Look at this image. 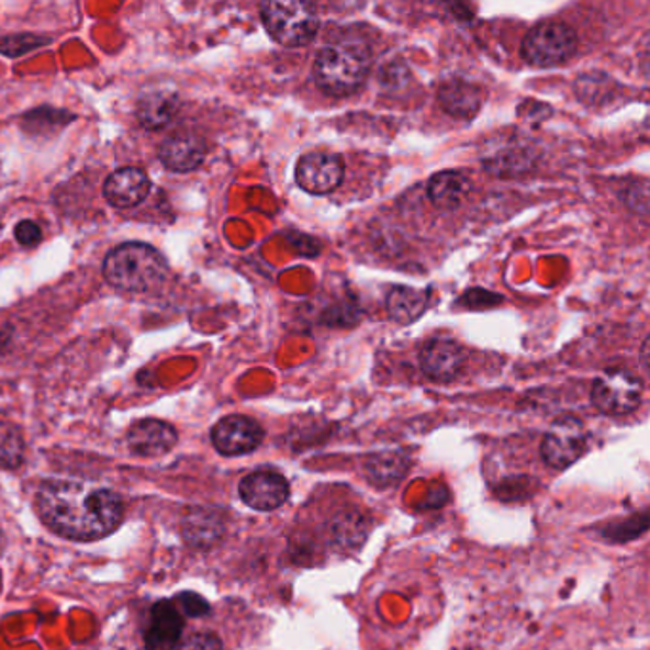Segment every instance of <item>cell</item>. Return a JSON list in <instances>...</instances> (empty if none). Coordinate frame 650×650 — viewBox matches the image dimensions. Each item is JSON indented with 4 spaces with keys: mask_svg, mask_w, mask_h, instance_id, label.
I'll list each match as a JSON object with an SVG mask.
<instances>
[{
    "mask_svg": "<svg viewBox=\"0 0 650 650\" xmlns=\"http://www.w3.org/2000/svg\"><path fill=\"white\" fill-rule=\"evenodd\" d=\"M643 397V383L629 370L613 369L595 378L592 388L593 405L610 416L636 411Z\"/></svg>",
    "mask_w": 650,
    "mask_h": 650,
    "instance_id": "cell-6",
    "label": "cell"
},
{
    "mask_svg": "<svg viewBox=\"0 0 650 650\" xmlns=\"http://www.w3.org/2000/svg\"><path fill=\"white\" fill-rule=\"evenodd\" d=\"M239 494L256 512H273L289 500L290 484L277 471H254L240 481Z\"/></svg>",
    "mask_w": 650,
    "mask_h": 650,
    "instance_id": "cell-10",
    "label": "cell"
},
{
    "mask_svg": "<svg viewBox=\"0 0 650 650\" xmlns=\"http://www.w3.org/2000/svg\"><path fill=\"white\" fill-rule=\"evenodd\" d=\"M466 349L452 338H432L419 351V367L435 382H450L462 372Z\"/></svg>",
    "mask_w": 650,
    "mask_h": 650,
    "instance_id": "cell-11",
    "label": "cell"
},
{
    "mask_svg": "<svg viewBox=\"0 0 650 650\" xmlns=\"http://www.w3.org/2000/svg\"><path fill=\"white\" fill-rule=\"evenodd\" d=\"M44 525L56 535L92 542L111 535L124 517L123 500L115 492L75 481H48L36 496Z\"/></svg>",
    "mask_w": 650,
    "mask_h": 650,
    "instance_id": "cell-1",
    "label": "cell"
},
{
    "mask_svg": "<svg viewBox=\"0 0 650 650\" xmlns=\"http://www.w3.org/2000/svg\"><path fill=\"white\" fill-rule=\"evenodd\" d=\"M344 162L338 155L328 152L305 153L296 165V183L311 195H328L340 188L344 180Z\"/></svg>",
    "mask_w": 650,
    "mask_h": 650,
    "instance_id": "cell-8",
    "label": "cell"
},
{
    "mask_svg": "<svg viewBox=\"0 0 650 650\" xmlns=\"http://www.w3.org/2000/svg\"><path fill=\"white\" fill-rule=\"evenodd\" d=\"M576 33L561 22L536 25L523 41V58L535 67L564 64L576 52Z\"/></svg>",
    "mask_w": 650,
    "mask_h": 650,
    "instance_id": "cell-5",
    "label": "cell"
},
{
    "mask_svg": "<svg viewBox=\"0 0 650 650\" xmlns=\"http://www.w3.org/2000/svg\"><path fill=\"white\" fill-rule=\"evenodd\" d=\"M224 517L216 509L195 507L183 517V538L195 548H212L224 536Z\"/></svg>",
    "mask_w": 650,
    "mask_h": 650,
    "instance_id": "cell-17",
    "label": "cell"
},
{
    "mask_svg": "<svg viewBox=\"0 0 650 650\" xmlns=\"http://www.w3.org/2000/svg\"><path fill=\"white\" fill-rule=\"evenodd\" d=\"M178 605H180L183 615L191 616V618H203L210 615V605L204 597L199 593L186 592L178 595Z\"/></svg>",
    "mask_w": 650,
    "mask_h": 650,
    "instance_id": "cell-26",
    "label": "cell"
},
{
    "mask_svg": "<svg viewBox=\"0 0 650 650\" xmlns=\"http://www.w3.org/2000/svg\"><path fill=\"white\" fill-rule=\"evenodd\" d=\"M439 103L448 115L473 119L483 105V90L466 80H448L439 88Z\"/></svg>",
    "mask_w": 650,
    "mask_h": 650,
    "instance_id": "cell-16",
    "label": "cell"
},
{
    "mask_svg": "<svg viewBox=\"0 0 650 650\" xmlns=\"http://www.w3.org/2000/svg\"><path fill=\"white\" fill-rule=\"evenodd\" d=\"M484 165H486L489 172L496 173V176H519L520 172H527L533 160H530V152L527 147L509 145V147H504L491 155L489 159L484 160Z\"/></svg>",
    "mask_w": 650,
    "mask_h": 650,
    "instance_id": "cell-22",
    "label": "cell"
},
{
    "mask_svg": "<svg viewBox=\"0 0 650 650\" xmlns=\"http://www.w3.org/2000/svg\"><path fill=\"white\" fill-rule=\"evenodd\" d=\"M264 441V429L248 416L233 414L220 419L212 427V445L224 456H240L253 452Z\"/></svg>",
    "mask_w": 650,
    "mask_h": 650,
    "instance_id": "cell-9",
    "label": "cell"
},
{
    "mask_svg": "<svg viewBox=\"0 0 650 650\" xmlns=\"http://www.w3.org/2000/svg\"><path fill=\"white\" fill-rule=\"evenodd\" d=\"M206 147L201 137L180 132L160 145L159 159L172 172H191L203 165Z\"/></svg>",
    "mask_w": 650,
    "mask_h": 650,
    "instance_id": "cell-15",
    "label": "cell"
},
{
    "mask_svg": "<svg viewBox=\"0 0 650 650\" xmlns=\"http://www.w3.org/2000/svg\"><path fill=\"white\" fill-rule=\"evenodd\" d=\"M178 111V96L172 92H149L137 102V121L147 131H160L172 123Z\"/></svg>",
    "mask_w": 650,
    "mask_h": 650,
    "instance_id": "cell-19",
    "label": "cell"
},
{
    "mask_svg": "<svg viewBox=\"0 0 650 650\" xmlns=\"http://www.w3.org/2000/svg\"><path fill=\"white\" fill-rule=\"evenodd\" d=\"M23 455L25 445L22 432L14 424L0 419V468H18L23 462Z\"/></svg>",
    "mask_w": 650,
    "mask_h": 650,
    "instance_id": "cell-23",
    "label": "cell"
},
{
    "mask_svg": "<svg viewBox=\"0 0 650 650\" xmlns=\"http://www.w3.org/2000/svg\"><path fill=\"white\" fill-rule=\"evenodd\" d=\"M43 44H46L44 36L12 35L0 41V52H4L7 56H22L25 52L38 48Z\"/></svg>",
    "mask_w": 650,
    "mask_h": 650,
    "instance_id": "cell-25",
    "label": "cell"
},
{
    "mask_svg": "<svg viewBox=\"0 0 650 650\" xmlns=\"http://www.w3.org/2000/svg\"><path fill=\"white\" fill-rule=\"evenodd\" d=\"M261 23L282 46H305L317 36L318 15L305 2H268L260 10Z\"/></svg>",
    "mask_w": 650,
    "mask_h": 650,
    "instance_id": "cell-4",
    "label": "cell"
},
{
    "mask_svg": "<svg viewBox=\"0 0 650 650\" xmlns=\"http://www.w3.org/2000/svg\"><path fill=\"white\" fill-rule=\"evenodd\" d=\"M15 239H18L20 245L25 246V248H33V246L38 245L43 240V229L35 222L23 220L15 227Z\"/></svg>",
    "mask_w": 650,
    "mask_h": 650,
    "instance_id": "cell-28",
    "label": "cell"
},
{
    "mask_svg": "<svg viewBox=\"0 0 650 650\" xmlns=\"http://www.w3.org/2000/svg\"><path fill=\"white\" fill-rule=\"evenodd\" d=\"M471 191V181L462 172L445 170L435 173L427 186L432 203L439 210H456Z\"/></svg>",
    "mask_w": 650,
    "mask_h": 650,
    "instance_id": "cell-18",
    "label": "cell"
},
{
    "mask_svg": "<svg viewBox=\"0 0 650 650\" xmlns=\"http://www.w3.org/2000/svg\"><path fill=\"white\" fill-rule=\"evenodd\" d=\"M178 650H222V641H220V637L216 634L197 631V634L186 637L178 645Z\"/></svg>",
    "mask_w": 650,
    "mask_h": 650,
    "instance_id": "cell-27",
    "label": "cell"
},
{
    "mask_svg": "<svg viewBox=\"0 0 650 650\" xmlns=\"http://www.w3.org/2000/svg\"><path fill=\"white\" fill-rule=\"evenodd\" d=\"M103 274L111 287L124 292L159 289L168 274L165 256L144 243L116 246L105 256Z\"/></svg>",
    "mask_w": 650,
    "mask_h": 650,
    "instance_id": "cell-2",
    "label": "cell"
},
{
    "mask_svg": "<svg viewBox=\"0 0 650 650\" xmlns=\"http://www.w3.org/2000/svg\"><path fill=\"white\" fill-rule=\"evenodd\" d=\"M152 191V180L139 168H119L103 183V197L115 209H134Z\"/></svg>",
    "mask_w": 650,
    "mask_h": 650,
    "instance_id": "cell-13",
    "label": "cell"
},
{
    "mask_svg": "<svg viewBox=\"0 0 650 650\" xmlns=\"http://www.w3.org/2000/svg\"><path fill=\"white\" fill-rule=\"evenodd\" d=\"M72 115H67L66 111H58V109L41 108L35 111H30L27 115L23 116V128L31 132V134H48L61 128L67 121H71Z\"/></svg>",
    "mask_w": 650,
    "mask_h": 650,
    "instance_id": "cell-24",
    "label": "cell"
},
{
    "mask_svg": "<svg viewBox=\"0 0 650 650\" xmlns=\"http://www.w3.org/2000/svg\"><path fill=\"white\" fill-rule=\"evenodd\" d=\"M388 311L397 323H414L427 310L429 294L411 287H395L388 294Z\"/></svg>",
    "mask_w": 650,
    "mask_h": 650,
    "instance_id": "cell-20",
    "label": "cell"
},
{
    "mask_svg": "<svg viewBox=\"0 0 650 650\" xmlns=\"http://www.w3.org/2000/svg\"><path fill=\"white\" fill-rule=\"evenodd\" d=\"M126 442L134 455L157 458V456L167 455L176 447L178 434L162 419H139L128 429Z\"/></svg>",
    "mask_w": 650,
    "mask_h": 650,
    "instance_id": "cell-12",
    "label": "cell"
},
{
    "mask_svg": "<svg viewBox=\"0 0 650 650\" xmlns=\"http://www.w3.org/2000/svg\"><path fill=\"white\" fill-rule=\"evenodd\" d=\"M372 58L367 46L338 43L318 52L313 75L326 94L347 96L362 87L369 77Z\"/></svg>",
    "mask_w": 650,
    "mask_h": 650,
    "instance_id": "cell-3",
    "label": "cell"
},
{
    "mask_svg": "<svg viewBox=\"0 0 650 650\" xmlns=\"http://www.w3.org/2000/svg\"><path fill=\"white\" fill-rule=\"evenodd\" d=\"M183 631L180 610L170 601H159L152 608V620L145 629V645L149 650H173Z\"/></svg>",
    "mask_w": 650,
    "mask_h": 650,
    "instance_id": "cell-14",
    "label": "cell"
},
{
    "mask_svg": "<svg viewBox=\"0 0 650 650\" xmlns=\"http://www.w3.org/2000/svg\"><path fill=\"white\" fill-rule=\"evenodd\" d=\"M406 470H408L406 458L401 452H382V455L372 456L367 463L370 481L378 486L397 484L405 478Z\"/></svg>",
    "mask_w": 650,
    "mask_h": 650,
    "instance_id": "cell-21",
    "label": "cell"
},
{
    "mask_svg": "<svg viewBox=\"0 0 650 650\" xmlns=\"http://www.w3.org/2000/svg\"><path fill=\"white\" fill-rule=\"evenodd\" d=\"M587 447V435L584 424L579 418L557 419L553 426L549 427L548 434L542 441V458L548 466L556 470H564L574 462H579Z\"/></svg>",
    "mask_w": 650,
    "mask_h": 650,
    "instance_id": "cell-7",
    "label": "cell"
}]
</instances>
